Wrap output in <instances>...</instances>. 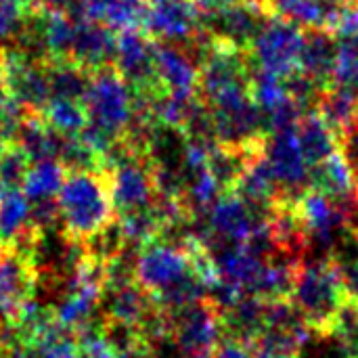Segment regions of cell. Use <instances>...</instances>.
I'll return each mask as SVG.
<instances>
[{"label":"cell","mask_w":358,"mask_h":358,"mask_svg":"<svg viewBox=\"0 0 358 358\" xmlns=\"http://www.w3.org/2000/svg\"><path fill=\"white\" fill-rule=\"evenodd\" d=\"M57 212L59 235L69 243L88 245L111 231L117 212L105 170H67L57 193Z\"/></svg>","instance_id":"1"},{"label":"cell","mask_w":358,"mask_h":358,"mask_svg":"<svg viewBox=\"0 0 358 358\" xmlns=\"http://www.w3.org/2000/svg\"><path fill=\"white\" fill-rule=\"evenodd\" d=\"M134 279L168 313L208 296L180 241L155 239L134 256Z\"/></svg>","instance_id":"2"},{"label":"cell","mask_w":358,"mask_h":358,"mask_svg":"<svg viewBox=\"0 0 358 358\" xmlns=\"http://www.w3.org/2000/svg\"><path fill=\"white\" fill-rule=\"evenodd\" d=\"M82 103L88 113V126L80 138L105 157L126 138L130 130L134 115V92L115 63H107L90 71Z\"/></svg>","instance_id":"3"},{"label":"cell","mask_w":358,"mask_h":358,"mask_svg":"<svg viewBox=\"0 0 358 358\" xmlns=\"http://www.w3.org/2000/svg\"><path fill=\"white\" fill-rule=\"evenodd\" d=\"M289 302L317 338L329 340L342 310L352 298L344 285L338 262L327 256L304 258L300 262Z\"/></svg>","instance_id":"4"},{"label":"cell","mask_w":358,"mask_h":358,"mask_svg":"<svg viewBox=\"0 0 358 358\" xmlns=\"http://www.w3.org/2000/svg\"><path fill=\"white\" fill-rule=\"evenodd\" d=\"M172 342L187 358L214 355L227 338L222 308L208 296L170 313Z\"/></svg>","instance_id":"5"},{"label":"cell","mask_w":358,"mask_h":358,"mask_svg":"<svg viewBox=\"0 0 358 358\" xmlns=\"http://www.w3.org/2000/svg\"><path fill=\"white\" fill-rule=\"evenodd\" d=\"M40 285L36 254L15 243L0 245V321L13 325L36 300Z\"/></svg>","instance_id":"6"},{"label":"cell","mask_w":358,"mask_h":358,"mask_svg":"<svg viewBox=\"0 0 358 358\" xmlns=\"http://www.w3.org/2000/svg\"><path fill=\"white\" fill-rule=\"evenodd\" d=\"M304 46V29L271 17L260 34L254 38L250 46L252 63L268 73H275L279 78H287L300 69V57Z\"/></svg>","instance_id":"7"},{"label":"cell","mask_w":358,"mask_h":358,"mask_svg":"<svg viewBox=\"0 0 358 358\" xmlns=\"http://www.w3.org/2000/svg\"><path fill=\"white\" fill-rule=\"evenodd\" d=\"M203 13L195 0H157L151 2L145 31L153 40L191 46L203 34Z\"/></svg>","instance_id":"8"},{"label":"cell","mask_w":358,"mask_h":358,"mask_svg":"<svg viewBox=\"0 0 358 358\" xmlns=\"http://www.w3.org/2000/svg\"><path fill=\"white\" fill-rule=\"evenodd\" d=\"M264 155L285 199H296L310 187V166L304 159L294 128L271 132L264 145Z\"/></svg>","instance_id":"9"},{"label":"cell","mask_w":358,"mask_h":358,"mask_svg":"<svg viewBox=\"0 0 358 358\" xmlns=\"http://www.w3.org/2000/svg\"><path fill=\"white\" fill-rule=\"evenodd\" d=\"M153 65L159 88L180 101L199 96V61L180 44L153 40Z\"/></svg>","instance_id":"10"},{"label":"cell","mask_w":358,"mask_h":358,"mask_svg":"<svg viewBox=\"0 0 358 358\" xmlns=\"http://www.w3.org/2000/svg\"><path fill=\"white\" fill-rule=\"evenodd\" d=\"M271 17L266 15L260 0H241L218 13L203 15V27L218 38H224L241 48L252 46L254 38L260 34L264 23Z\"/></svg>","instance_id":"11"},{"label":"cell","mask_w":358,"mask_h":358,"mask_svg":"<svg viewBox=\"0 0 358 358\" xmlns=\"http://www.w3.org/2000/svg\"><path fill=\"white\" fill-rule=\"evenodd\" d=\"M336 61H338V38L325 27L304 29L300 71L306 78H310L321 90L331 86Z\"/></svg>","instance_id":"12"},{"label":"cell","mask_w":358,"mask_h":358,"mask_svg":"<svg viewBox=\"0 0 358 358\" xmlns=\"http://www.w3.org/2000/svg\"><path fill=\"white\" fill-rule=\"evenodd\" d=\"M115 50H117V34L113 29L92 21L76 23L71 59H76L80 65L92 71L101 65L113 63Z\"/></svg>","instance_id":"13"},{"label":"cell","mask_w":358,"mask_h":358,"mask_svg":"<svg viewBox=\"0 0 358 358\" xmlns=\"http://www.w3.org/2000/svg\"><path fill=\"white\" fill-rule=\"evenodd\" d=\"M294 130H296L300 149H302L304 159L310 166V170L340 149L338 134L327 126V122L317 113V109L300 115Z\"/></svg>","instance_id":"14"},{"label":"cell","mask_w":358,"mask_h":358,"mask_svg":"<svg viewBox=\"0 0 358 358\" xmlns=\"http://www.w3.org/2000/svg\"><path fill=\"white\" fill-rule=\"evenodd\" d=\"M38 229L31 222V206L23 189L0 191V237L4 243H13Z\"/></svg>","instance_id":"15"},{"label":"cell","mask_w":358,"mask_h":358,"mask_svg":"<svg viewBox=\"0 0 358 358\" xmlns=\"http://www.w3.org/2000/svg\"><path fill=\"white\" fill-rule=\"evenodd\" d=\"M315 109L327 122V126L338 134V138H342L352 128V124L357 120L358 96L344 88L329 86V88L321 90Z\"/></svg>","instance_id":"16"},{"label":"cell","mask_w":358,"mask_h":358,"mask_svg":"<svg viewBox=\"0 0 358 358\" xmlns=\"http://www.w3.org/2000/svg\"><path fill=\"white\" fill-rule=\"evenodd\" d=\"M42 117L63 138H78L88 126V113L84 109V103L78 99L50 96L48 105L42 111Z\"/></svg>","instance_id":"17"},{"label":"cell","mask_w":358,"mask_h":358,"mask_svg":"<svg viewBox=\"0 0 358 358\" xmlns=\"http://www.w3.org/2000/svg\"><path fill=\"white\" fill-rule=\"evenodd\" d=\"M65 174H67V168L59 159H44V162L31 164L23 182V193L29 199V203L57 199V193L65 180Z\"/></svg>","instance_id":"18"},{"label":"cell","mask_w":358,"mask_h":358,"mask_svg":"<svg viewBox=\"0 0 358 358\" xmlns=\"http://www.w3.org/2000/svg\"><path fill=\"white\" fill-rule=\"evenodd\" d=\"M149 0H101L99 23L107 25L115 34L128 29H143L147 25Z\"/></svg>","instance_id":"19"},{"label":"cell","mask_w":358,"mask_h":358,"mask_svg":"<svg viewBox=\"0 0 358 358\" xmlns=\"http://www.w3.org/2000/svg\"><path fill=\"white\" fill-rule=\"evenodd\" d=\"M31 164L29 155L17 143H6L0 153V191L23 189Z\"/></svg>","instance_id":"20"},{"label":"cell","mask_w":358,"mask_h":358,"mask_svg":"<svg viewBox=\"0 0 358 358\" xmlns=\"http://www.w3.org/2000/svg\"><path fill=\"white\" fill-rule=\"evenodd\" d=\"M31 13V0H0V38L19 42Z\"/></svg>","instance_id":"21"},{"label":"cell","mask_w":358,"mask_h":358,"mask_svg":"<svg viewBox=\"0 0 358 358\" xmlns=\"http://www.w3.org/2000/svg\"><path fill=\"white\" fill-rule=\"evenodd\" d=\"M40 358H80V348L78 342L71 334L61 336L59 340H55L50 346H46L44 350L38 352Z\"/></svg>","instance_id":"22"},{"label":"cell","mask_w":358,"mask_h":358,"mask_svg":"<svg viewBox=\"0 0 358 358\" xmlns=\"http://www.w3.org/2000/svg\"><path fill=\"white\" fill-rule=\"evenodd\" d=\"M237 2H241V0H195V4L201 8L203 15L218 13V10H222V8H227L231 4H237Z\"/></svg>","instance_id":"23"},{"label":"cell","mask_w":358,"mask_h":358,"mask_svg":"<svg viewBox=\"0 0 358 358\" xmlns=\"http://www.w3.org/2000/svg\"><path fill=\"white\" fill-rule=\"evenodd\" d=\"M350 235L355 237V241L358 243V210H357V214L350 218Z\"/></svg>","instance_id":"24"},{"label":"cell","mask_w":358,"mask_h":358,"mask_svg":"<svg viewBox=\"0 0 358 358\" xmlns=\"http://www.w3.org/2000/svg\"><path fill=\"white\" fill-rule=\"evenodd\" d=\"M15 358H40V355L36 352V350H27V348H21L19 352H17V357Z\"/></svg>","instance_id":"25"},{"label":"cell","mask_w":358,"mask_h":358,"mask_svg":"<svg viewBox=\"0 0 358 358\" xmlns=\"http://www.w3.org/2000/svg\"><path fill=\"white\" fill-rule=\"evenodd\" d=\"M6 143H8V141H2V138H0V153H2V149H4V145H6Z\"/></svg>","instance_id":"26"},{"label":"cell","mask_w":358,"mask_h":358,"mask_svg":"<svg viewBox=\"0 0 358 358\" xmlns=\"http://www.w3.org/2000/svg\"><path fill=\"white\" fill-rule=\"evenodd\" d=\"M2 243H4V241H2V237H0V245H2Z\"/></svg>","instance_id":"27"}]
</instances>
